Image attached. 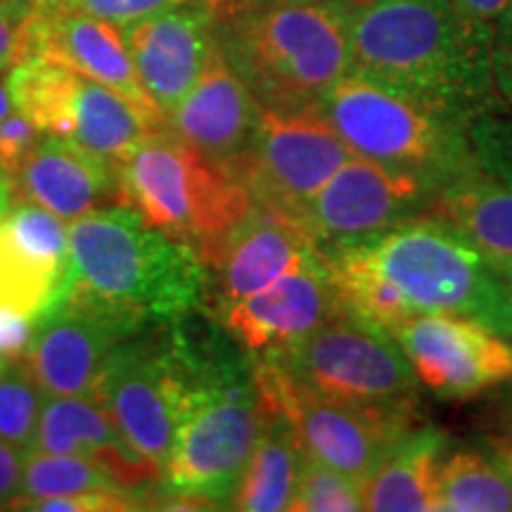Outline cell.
<instances>
[{
  "label": "cell",
  "mask_w": 512,
  "mask_h": 512,
  "mask_svg": "<svg viewBox=\"0 0 512 512\" xmlns=\"http://www.w3.org/2000/svg\"><path fill=\"white\" fill-rule=\"evenodd\" d=\"M176 3H181V0H64L62 8L86 12V15L124 29L128 24L155 15V12L171 8Z\"/></svg>",
  "instance_id": "33"
},
{
  "label": "cell",
  "mask_w": 512,
  "mask_h": 512,
  "mask_svg": "<svg viewBox=\"0 0 512 512\" xmlns=\"http://www.w3.org/2000/svg\"><path fill=\"white\" fill-rule=\"evenodd\" d=\"M510 3L512 0H453V5H456L458 10H463L465 15L475 17L484 24H491V27H494L498 15H501Z\"/></svg>",
  "instance_id": "41"
},
{
  "label": "cell",
  "mask_w": 512,
  "mask_h": 512,
  "mask_svg": "<svg viewBox=\"0 0 512 512\" xmlns=\"http://www.w3.org/2000/svg\"><path fill=\"white\" fill-rule=\"evenodd\" d=\"M427 214L456 226L486 256L512 273V185L477 169L441 188Z\"/></svg>",
  "instance_id": "23"
},
{
  "label": "cell",
  "mask_w": 512,
  "mask_h": 512,
  "mask_svg": "<svg viewBox=\"0 0 512 512\" xmlns=\"http://www.w3.org/2000/svg\"><path fill=\"white\" fill-rule=\"evenodd\" d=\"M12 181L22 200L76 221L93 209L121 204L117 169L74 140L48 133L36 143Z\"/></svg>",
  "instance_id": "21"
},
{
  "label": "cell",
  "mask_w": 512,
  "mask_h": 512,
  "mask_svg": "<svg viewBox=\"0 0 512 512\" xmlns=\"http://www.w3.org/2000/svg\"><path fill=\"white\" fill-rule=\"evenodd\" d=\"M15 110L43 133L64 136L114 169L164 121L133 105L112 88L62 64L29 57L10 69Z\"/></svg>",
  "instance_id": "9"
},
{
  "label": "cell",
  "mask_w": 512,
  "mask_h": 512,
  "mask_svg": "<svg viewBox=\"0 0 512 512\" xmlns=\"http://www.w3.org/2000/svg\"><path fill=\"white\" fill-rule=\"evenodd\" d=\"M43 401L46 394L41 392L22 358L19 363L17 358H5L0 366V439L24 453L31 451Z\"/></svg>",
  "instance_id": "30"
},
{
  "label": "cell",
  "mask_w": 512,
  "mask_h": 512,
  "mask_svg": "<svg viewBox=\"0 0 512 512\" xmlns=\"http://www.w3.org/2000/svg\"><path fill=\"white\" fill-rule=\"evenodd\" d=\"M121 204L164 235L195 249L204 264L254 207L245 181L166 128H157L117 166Z\"/></svg>",
  "instance_id": "6"
},
{
  "label": "cell",
  "mask_w": 512,
  "mask_h": 512,
  "mask_svg": "<svg viewBox=\"0 0 512 512\" xmlns=\"http://www.w3.org/2000/svg\"><path fill=\"white\" fill-rule=\"evenodd\" d=\"M349 157L320 107H261L252 145L233 174L245 181L254 202L302 226L313 197Z\"/></svg>",
  "instance_id": "10"
},
{
  "label": "cell",
  "mask_w": 512,
  "mask_h": 512,
  "mask_svg": "<svg viewBox=\"0 0 512 512\" xmlns=\"http://www.w3.org/2000/svg\"><path fill=\"white\" fill-rule=\"evenodd\" d=\"M5 233L12 242L57 275L72 280L69 266V230L62 219L41 204L22 200L10 207V214L3 221Z\"/></svg>",
  "instance_id": "29"
},
{
  "label": "cell",
  "mask_w": 512,
  "mask_h": 512,
  "mask_svg": "<svg viewBox=\"0 0 512 512\" xmlns=\"http://www.w3.org/2000/svg\"><path fill=\"white\" fill-rule=\"evenodd\" d=\"M491 64H494V79L498 100H512V3L494 22L491 34Z\"/></svg>",
  "instance_id": "36"
},
{
  "label": "cell",
  "mask_w": 512,
  "mask_h": 512,
  "mask_svg": "<svg viewBox=\"0 0 512 512\" xmlns=\"http://www.w3.org/2000/svg\"><path fill=\"white\" fill-rule=\"evenodd\" d=\"M252 377L259 406L283 413L309 456L361 486L396 441L415 430L408 396L384 403L330 399L299 382L271 356L256 358Z\"/></svg>",
  "instance_id": "8"
},
{
  "label": "cell",
  "mask_w": 512,
  "mask_h": 512,
  "mask_svg": "<svg viewBox=\"0 0 512 512\" xmlns=\"http://www.w3.org/2000/svg\"><path fill=\"white\" fill-rule=\"evenodd\" d=\"M508 434L512 437V406H510V420H508Z\"/></svg>",
  "instance_id": "46"
},
{
  "label": "cell",
  "mask_w": 512,
  "mask_h": 512,
  "mask_svg": "<svg viewBox=\"0 0 512 512\" xmlns=\"http://www.w3.org/2000/svg\"><path fill=\"white\" fill-rule=\"evenodd\" d=\"M0 174H3V171H0Z\"/></svg>",
  "instance_id": "50"
},
{
  "label": "cell",
  "mask_w": 512,
  "mask_h": 512,
  "mask_svg": "<svg viewBox=\"0 0 512 512\" xmlns=\"http://www.w3.org/2000/svg\"><path fill=\"white\" fill-rule=\"evenodd\" d=\"M318 107L351 155L420 178L434 192L479 169L467 124L358 72L342 76Z\"/></svg>",
  "instance_id": "7"
},
{
  "label": "cell",
  "mask_w": 512,
  "mask_h": 512,
  "mask_svg": "<svg viewBox=\"0 0 512 512\" xmlns=\"http://www.w3.org/2000/svg\"><path fill=\"white\" fill-rule=\"evenodd\" d=\"M261 105L216 41L202 74L164 119L166 131L233 171L252 145Z\"/></svg>",
  "instance_id": "18"
},
{
  "label": "cell",
  "mask_w": 512,
  "mask_h": 512,
  "mask_svg": "<svg viewBox=\"0 0 512 512\" xmlns=\"http://www.w3.org/2000/svg\"><path fill=\"white\" fill-rule=\"evenodd\" d=\"M27 31L31 57H43L88 76L162 119L138 79L121 29H114V24L86 12L60 8L50 15L29 19Z\"/></svg>",
  "instance_id": "20"
},
{
  "label": "cell",
  "mask_w": 512,
  "mask_h": 512,
  "mask_svg": "<svg viewBox=\"0 0 512 512\" xmlns=\"http://www.w3.org/2000/svg\"><path fill=\"white\" fill-rule=\"evenodd\" d=\"M320 252L299 223L254 202V207L223 240L211 261L221 309L264 290L280 275L309 264Z\"/></svg>",
  "instance_id": "19"
},
{
  "label": "cell",
  "mask_w": 512,
  "mask_h": 512,
  "mask_svg": "<svg viewBox=\"0 0 512 512\" xmlns=\"http://www.w3.org/2000/svg\"><path fill=\"white\" fill-rule=\"evenodd\" d=\"M24 451L0 439V510H12L22 491Z\"/></svg>",
  "instance_id": "39"
},
{
  "label": "cell",
  "mask_w": 512,
  "mask_h": 512,
  "mask_svg": "<svg viewBox=\"0 0 512 512\" xmlns=\"http://www.w3.org/2000/svg\"><path fill=\"white\" fill-rule=\"evenodd\" d=\"M278 358L313 392L339 401L384 403L411 394L418 382L392 332L344 309Z\"/></svg>",
  "instance_id": "11"
},
{
  "label": "cell",
  "mask_w": 512,
  "mask_h": 512,
  "mask_svg": "<svg viewBox=\"0 0 512 512\" xmlns=\"http://www.w3.org/2000/svg\"><path fill=\"white\" fill-rule=\"evenodd\" d=\"M138 332L112 313L64 299L38 323L22 361L46 396H93L114 347Z\"/></svg>",
  "instance_id": "17"
},
{
  "label": "cell",
  "mask_w": 512,
  "mask_h": 512,
  "mask_svg": "<svg viewBox=\"0 0 512 512\" xmlns=\"http://www.w3.org/2000/svg\"><path fill=\"white\" fill-rule=\"evenodd\" d=\"M69 285L72 280L24 254L0 226V306L27 313L41 323L67 299Z\"/></svg>",
  "instance_id": "27"
},
{
  "label": "cell",
  "mask_w": 512,
  "mask_h": 512,
  "mask_svg": "<svg viewBox=\"0 0 512 512\" xmlns=\"http://www.w3.org/2000/svg\"><path fill=\"white\" fill-rule=\"evenodd\" d=\"M83 491H114L105 472L86 456H57L31 448L24 453L22 491L12 505L17 510L27 501L53 496H72Z\"/></svg>",
  "instance_id": "28"
},
{
  "label": "cell",
  "mask_w": 512,
  "mask_h": 512,
  "mask_svg": "<svg viewBox=\"0 0 512 512\" xmlns=\"http://www.w3.org/2000/svg\"><path fill=\"white\" fill-rule=\"evenodd\" d=\"M12 181L5 174H0V226H3L5 216L10 214L12 207Z\"/></svg>",
  "instance_id": "44"
},
{
  "label": "cell",
  "mask_w": 512,
  "mask_h": 512,
  "mask_svg": "<svg viewBox=\"0 0 512 512\" xmlns=\"http://www.w3.org/2000/svg\"><path fill=\"white\" fill-rule=\"evenodd\" d=\"M491 446H494V458L498 460V465L503 467V472L508 475L512 484V437L510 434H505V437H494L491 439Z\"/></svg>",
  "instance_id": "42"
},
{
  "label": "cell",
  "mask_w": 512,
  "mask_h": 512,
  "mask_svg": "<svg viewBox=\"0 0 512 512\" xmlns=\"http://www.w3.org/2000/svg\"><path fill=\"white\" fill-rule=\"evenodd\" d=\"M121 38L145 93L166 119L216 48V17L204 0H181L128 24Z\"/></svg>",
  "instance_id": "16"
},
{
  "label": "cell",
  "mask_w": 512,
  "mask_h": 512,
  "mask_svg": "<svg viewBox=\"0 0 512 512\" xmlns=\"http://www.w3.org/2000/svg\"><path fill=\"white\" fill-rule=\"evenodd\" d=\"M17 510H38V512H119V510H138L136 503L128 501L117 491H83L72 496H53L27 501Z\"/></svg>",
  "instance_id": "35"
},
{
  "label": "cell",
  "mask_w": 512,
  "mask_h": 512,
  "mask_svg": "<svg viewBox=\"0 0 512 512\" xmlns=\"http://www.w3.org/2000/svg\"><path fill=\"white\" fill-rule=\"evenodd\" d=\"M477 166L496 181L512 185V100H498L467 126Z\"/></svg>",
  "instance_id": "32"
},
{
  "label": "cell",
  "mask_w": 512,
  "mask_h": 512,
  "mask_svg": "<svg viewBox=\"0 0 512 512\" xmlns=\"http://www.w3.org/2000/svg\"><path fill=\"white\" fill-rule=\"evenodd\" d=\"M491 34L453 0L349 3L351 72L467 126L498 102Z\"/></svg>",
  "instance_id": "2"
},
{
  "label": "cell",
  "mask_w": 512,
  "mask_h": 512,
  "mask_svg": "<svg viewBox=\"0 0 512 512\" xmlns=\"http://www.w3.org/2000/svg\"><path fill=\"white\" fill-rule=\"evenodd\" d=\"M344 309L392 332L420 313H456L512 342V273L434 214L325 254Z\"/></svg>",
  "instance_id": "1"
},
{
  "label": "cell",
  "mask_w": 512,
  "mask_h": 512,
  "mask_svg": "<svg viewBox=\"0 0 512 512\" xmlns=\"http://www.w3.org/2000/svg\"><path fill=\"white\" fill-rule=\"evenodd\" d=\"M392 335L420 384L444 399H472L512 380V342L479 320L456 313H420Z\"/></svg>",
  "instance_id": "14"
},
{
  "label": "cell",
  "mask_w": 512,
  "mask_h": 512,
  "mask_svg": "<svg viewBox=\"0 0 512 512\" xmlns=\"http://www.w3.org/2000/svg\"><path fill=\"white\" fill-rule=\"evenodd\" d=\"M349 3H361V0H349Z\"/></svg>",
  "instance_id": "49"
},
{
  "label": "cell",
  "mask_w": 512,
  "mask_h": 512,
  "mask_svg": "<svg viewBox=\"0 0 512 512\" xmlns=\"http://www.w3.org/2000/svg\"><path fill=\"white\" fill-rule=\"evenodd\" d=\"M10 112H15V102H12L10 88H8V79H0V121L8 117Z\"/></svg>",
  "instance_id": "45"
},
{
  "label": "cell",
  "mask_w": 512,
  "mask_h": 512,
  "mask_svg": "<svg viewBox=\"0 0 512 512\" xmlns=\"http://www.w3.org/2000/svg\"><path fill=\"white\" fill-rule=\"evenodd\" d=\"M3 363H5V358H3V356H0V366H3Z\"/></svg>",
  "instance_id": "47"
},
{
  "label": "cell",
  "mask_w": 512,
  "mask_h": 512,
  "mask_svg": "<svg viewBox=\"0 0 512 512\" xmlns=\"http://www.w3.org/2000/svg\"><path fill=\"white\" fill-rule=\"evenodd\" d=\"M64 0H0V10L8 12L17 22H29V19L50 15L60 10Z\"/></svg>",
  "instance_id": "40"
},
{
  "label": "cell",
  "mask_w": 512,
  "mask_h": 512,
  "mask_svg": "<svg viewBox=\"0 0 512 512\" xmlns=\"http://www.w3.org/2000/svg\"><path fill=\"white\" fill-rule=\"evenodd\" d=\"M204 3L209 5L216 19H223V17L233 15V12L242 10L245 5L252 3V0H204Z\"/></svg>",
  "instance_id": "43"
},
{
  "label": "cell",
  "mask_w": 512,
  "mask_h": 512,
  "mask_svg": "<svg viewBox=\"0 0 512 512\" xmlns=\"http://www.w3.org/2000/svg\"><path fill=\"white\" fill-rule=\"evenodd\" d=\"M166 351L183 382L185 415L159 508H230L261 430L254 377L221 347L192 342L181 323L166 332Z\"/></svg>",
  "instance_id": "4"
},
{
  "label": "cell",
  "mask_w": 512,
  "mask_h": 512,
  "mask_svg": "<svg viewBox=\"0 0 512 512\" xmlns=\"http://www.w3.org/2000/svg\"><path fill=\"white\" fill-rule=\"evenodd\" d=\"M304 448L283 413L261 408V430L235 489L230 510L278 512L290 508Z\"/></svg>",
  "instance_id": "24"
},
{
  "label": "cell",
  "mask_w": 512,
  "mask_h": 512,
  "mask_svg": "<svg viewBox=\"0 0 512 512\" xmlns=\"http://www.w3.org/2000/svg\"><path fill=\"white\" fill-rule=\"evenodd\" d=\"M216 41L261 107H318L351 72L349 0H252Z\"/></svg>",
  "instance_id": "5"
},
{
  "label": "cell",
  "mask_w": 512,
  "mask_h": 512,
  "mask_svg": "<svg viewBox=\"0 0 512 512\" xmlns=\"http://www.w3.org/2000/svg\"><path fill=\"white\" fill-rule=\"evenodd\" d=\"M441 512H508L512 484L494 456L479 451H458L439 467Z\"/></svg>",
  "instance_id": "26"
},
{
  "label": "cell",
  "mask_w": 512,
  "mask_h": 512,
  "mask_svg": "<svg viewBox=\"0 0 512 512\" xmlns=\"http://www.w3.org/2000/svg\"><path fill=\"white\" fill-rule=\"evenodd\" d=\"M292 512H356L363 510V491L335 467L320 463L309 453H302L297 486L290 501Z\"/></svg>",
  "instance_id": "31"
},
{
  "label": "cell",
  "mask_w": 512,
  "mask_h": 512,
  "mask_svg": "<svg viewBox=\"0 0 512 512\" xmlns=\"http://www.w3.org/2000/svg\"><path fill=\"white\" fill-rule=\"evenodd\" d=\"M124 441L95 396H46L34 448L57 456H93Z\"/></svg>",
  "instance_id": "25"
},
{
  "label": "cell",
  "mask_w": 512,
  "mask_h": 512,
  "mask_svg": "<svg viewBox=\"0 0 512 512\" xmlns=\"http://www.w3.org/2000/svg\"><path fill=\"white\" fill-rule=\"evenodd\" d=\"M93 396L126 444L166 470L185 415V389L166 354L164 335L117 344Z\"/></svg>",
  "instance_id": "13"
},
{
  "label": "cell",
  "mask_w": 512,
  "mask_h": 512,
  "mask_svg": "<svg viewBox=\"0 0 512 512\" xmlns=\"http://www.w3.org/2000/svg\"><path fill=\"white\" fill-rule=\"evenodd\" d=\"M344 311L323 254L223 309L228 335L254 358L283 356Z\"/></svg>",
  "instance_id": "15"
},
{
  "label": "cell",
  "mask_w": 512,
  "mask_h": 512,
  "mask_svg": "<svg viewBox=\"0 0 512 512\" xmlns=\"http://www.w3.org/2000/svg\"><path fill=\"white\" fill-rule=\"evenodd\" d=\"M67 299L112 313L136 330L188 318L209 292L207 264L128 204L93 209L69 228Z\"/></svg>",
  "instance_id": "3"
},
{
  "label": "cell",
  "mask_w": 512,
  "mask_h": 512,
  "mask_svg": "<svg viewBox=\"0 0 512 512\" xmlns=\"http://www.w3.org/2000/svg\"><path fill=\"white\" fill-rule=\"evenodd\" d=\"M285 3H297V0H285Z\"/></svg>",
  "instance_id": "48"
},
{
  "label": "cell",
  "mask_w": 512,
  "mask_h": 512,
  "mask_svg": "<svg viewBox=\"0 0 512 512\" xmlns=\"http://www.w3.org/2000/svg\"><path fill=\"white\" fill-rule=\"evenodd\" d=\"M27 22H17L8 12L0 10V72H10L19 62L29 60Z\"/></svg>",
  "instance_id": "38"
},
{
  "label": "cell",
  "mask_w": 512,
  "mask_h": 512,
  "mask_svg": "<svg viewBox=\"0 0 512 512\" xmlns=\"http://www.w3.org/2000/svg\"><path fill=\"white\" fill-rule=\"evenodd\" d=\"M38 320L27 313L0 306V356L24 358L31 339L36 335Z\"/></svg>",
  "instance_id": "37"
},
{
  "label": "cell",
  "mask_w": 512,
  "mask_h": 512,
  "mask_svg": "<svg viewBox=\"0 0 512 512\" xmlns=\"http://www.w3.org/2000/svg\"><path fill=\"white\" fill-rule=\"evenodd\" d=\"M437 192L420 178L351 155L306 209L302 228L320 254L363 245L430 211Z\"/></svg>",
  "instance_id": "12"
},
{
  "label": "cell",
  "mask_w": 512,
  "mask_h": 512,
  "mask_svg": "<svg viewBox=\"0 0 512 512\" xmlns=\"http://www.w3.org/2000/svg\"><path fill=\"white\" fill-rule=\"evenodd\" d=\"M446 434L425 427L411 430L380 460L363 482V510L434 512L439 510V467Z\"/></svg>",
  "instance_id": "22"
},
{
  "label": "cell",
  "mask_w": 512,
  "mask_h": 512,
  "mask_svg": "<svg viewBox=\"0 0 512 512\" xmlns=\"http://www.w3.org/2000/svg\"><path fill=\"white\" fill-rule=\"evenodd\" d=\"M41 128L24 117L22 112H10L0 121V171L12 178L41 140Z\"/></svg>",
  "instance_id": "34"
}]
</instances>
